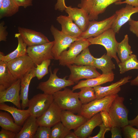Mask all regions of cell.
Masks as SVG:
<instances>
[{
	"instance_id": "1",
	"label": "cell",
	"mask_w": 138,
	"mask_h": 138,
	"mask_svg": "<svg viewBox=\"0 0 138 138\" xmlns=\"http://www.w3.org/2000/svg\"><path fill=\"white\" fill-rule=\"evenodd\" d=\"M54 101L62 110H67L78 113L82 104L79 99L78 93L65 88L53 95Z\"/></svg>"
},
{
	"instance_id": "2",
	"label": "cell",
	"mask_w": 138,
	"mask_h": 138,
	"mask_svg": "<svg viewBox=\"0 0 138 138\" xmlns=\"http://www.w3.org/2000/svg\"><path fill=\"white\" fill-rule=\"evenodd\" d=\"M116 34L113 30L110 28L97 36L90 38L87 39L91 45L103 46L106 50V54L114 59L118 64L120 61L116 54L118 42L116 38Z\"/></svg>"
},
{
	"instance_id": "3",
	"label": "cell",
	"mask_w": 138,
	"mask_h": 138,
	"mask_svg": "<svg viewBox=\"0 0 138 138\" xmlns=\"http://www.w3.org/2000/svg\"><path fill=\"white\" fill-rule=\"evenodd\" d=\"M59 70L58 68H55L52 73L50 67L49 69L50 74L49 79L46 81L39 83L37 88L44 93L53 95L62 89L74 84L75 83L72 81L66 79V76L63 78L58 77L57 73Z\"/></svg>"
},
{
	"instance_id": "4",
	"label": "cell",
	"mask_w": 138,
	"mask_h": 138,
	"mask_svg": "<svg viewBox=\"0 0 138 138\" xmlns=\"http://www.w3.org/2000/svg\"><path fill=\"white\" fill-rule=\"evenodd\" d=\"M118 94L107 96L100 99H96L87 103L82 104L79 114L88 119L96 114L104 110L109 112L110 107Z\"/></svg>"
},
{
	"instance_id": "5",
	"label": "cell",
	"mask_w": 138,
	"mask_h": 138,
	"mask_svg": "<svg viewBox=\"0 0 138 138\" xmlns=\"http://www.w3.org/2000/svg\"><path fill=\"white\" fill-rule=\"evenodd\" d=\"M124 100L118 95L112 103L108 112L114 126L121 128L129 124V110L124 104Z\"/></svg>"
},
{
	"instance_id": "6",
	"label": "cell",
	"mask_w": 138,
	"mask_h": 138,
	"mask_svg": "<svg viewBox=\"0 0 138 138\" xmlns=\"http://www.w3.org/2000/svg\"><path fill=\"white\" fill-rule=\"evenodd\" d=\"M122 0H81L78 5L88 15L90 21L98 19L99 14L103 13L109 6Z\"/></svg>"
},
{
	"instance_id": "7",
	"label": "cell",
	"mask_w": 138,
	"mask_h": 138,
	"mask_svg": "<svg viewBox=\"0 0 138 138\" xmlns=\"http://www.w3.org/2000/svg\"><path fill=\"white\" fill-rule=\"evenodd\" d=\"M8 68L14 77L21 79L35 67L32 60L26 54L7 62Z\"/></svg>"
},
{
	"instance_id": "8",
	"label": "cell",
	"mask_w": 138,
	"mask_h": 138,
	"mask_svg": "<svg viewBox=\"0 0 138 138\" xmlns=\"http://www.w3.org/2000/svg\"><path fill=\"white\" fill-rule=\"evenodd\" d=\"M50 31L54 39L52 51L55 60H59L60 56L63 52L66 50L74 41L80 39L65 34L53 25L50 27Z\"/></svg>"
},
{
	"instance_id": "9",
	"label": "cell",
	"mask_w": 138,
	"mask_h": 138,
	"mask_svg": "<svg viewBox=\"0 0 138 138\" xmlns=\"http://www.w3.org/2000/svg\"><path fill=\"white\" fill-rule=\"evenodd\" d=\"M54 101L53 95L39 93L29 100L28 109L30 116L37 118L49 108Z\"/></svg>"
},
{
	"instance_id": "10",
	"label": "cell",
	"mask_w": 138,
	"mask_h": 138,
	"mask_svg": "<svg viewBox=\"0 0 138 138\" xmlns=\"http://www.w3.org/2000/svg\"><path fill=\"white\" fill-rule=\"evenodd\" d=\"M91 45L87 39H80L74 41L68 50L63 51L60 54L58 60L59 65L64 66L74 64L77 56Z\"/></svg>"
},
{
	"instance_id": "11",
	"label": "cell",
	"mask_w": 138,
	"mask_h": 138,
	"mask_svg": "<svg viewBox=\"0 0 138 138\" xmlns=\"http://www.w3.org/2000/svg\"><path fill=\"white\" fill-rule=\"evenodd\" d=\"M116 17L115 13L101 21H90L87 29L83 32L79 39H87L95 37L111 28Z\"/></svg>"
},
{
	"instance_id": "12",
	"label": "cell",
	"mask_w": 138,
	"mask_h": 138,
	"mask_svg": "<svg viewBox=\"0 0 138 138\" xmlns=\"http://www.w3.org/2000/svg\"><path fill=\"white\" fill-rule=\"evenodd\" d=\"M54 41L48 43L28 47L27 54L36 65L44 60L54 59L52 49Z\"/></svg>"
},
{
	"instance_id": "13",
	"label": "cell",
	"mask_w": 138,
	"mask_h": 138,
	"mask_svg": "<svg viewBox=\"0 0 138 138\" xmlns=\"http://www.w3.org/2000/svg\"><path fill=\"white\" fill-rule=\"evenodd\" d=\"M67 66L71 72L68 79L74 83H77L82 79L94 78L101 75L93 66L78 65L73 64Z\"/></svg>"
},
{
	"instance_id": "14",
	"label": "cell",
	"mask_w": 138,
	"mask_h": 138,
	"mask_svg": "<svg viewBox=\"0 0 138 138\" xmlns=\"http://www.w3.org/2000/svg\"><path fill=\"white\" fill-rule=\"evenodd\" d=\"M62 110L53 101L47 110L37 118L39 126L51 128L61 121Z\"/></svg>"
},
{
	"instance_id": "15",
	"label": "cell",
	"mask_w": 138,
	"mask_h": 138,
	"mask_svg": "<svg viewBox=\"0 0 138 138\" xmlns=\"http://www.w3.org/2000/svg\"><path fill=\"white\" fill-rule=\"evenodd\" d=\"M18 33L28 47L49 42L47 37L43 33L32 29L19 27Z\"/></svg>"
},
{
	"instance_id": "16",
	"label": "cell",
	"mask_w": 138,
	"mask_h": 138,
	"mask_svg": "<svg viewBox=\"0 0 138 138\" xmlns=\"http://www.w3.org/2000/svg\"><path fill=\"white\" fill-rule=\"evenodd\" d=\"M20 83L21 79H18L8 88L0 91V103L10 102L18 108H21L19 94Z\"/></svg>"
},
{
	"instance_id": "17",
	"label": "cell",
	"mask_w": 138,
	"mask_h": 138,
	"mask_svg": "<svg viewBox=\"0 0 138 138\" xmlns=\"http://www.w3.org/2000/svg\"><path fill=\"white\" fill-rule=\"evenodd\" d=\"M137 13L138 7L126 4L125 7L116 12V17L111 28L116 33H118L121 27L129 21L131 16Z\"/></svg>"
},
{
	"instance_id": "18",
	"label": "cell",
	"mask_w": 138,
	"mask_h": 138,
	"mask_svg": "<svg viewBox=\"0 0 138 138\" xmlns=\"http://www.w3.org/2000/svg\"><path fill=\"white\" fill-rule=\"evenodd\" d=\"M132 77L128 76L121 78L110 85L105 86L100 85L94 87L97 99H100L107 96L117 94L121 90L120 86L130 82Z\"/></svg>"
},
{
	"instance_id": "19",
	"label": "cell",
	"mask_w": 138,
	"mask_h": 138,
	"mask_svg": "<svg viewBox=\"0 0 138 138\" xmlns=\"http://www.w3.org/2000/svg\"><path fill=\"white\" fill-rule=\"evenodd\" d=\"M65 11L83 32L87 29L90 21L88 15L83 9L70 6H67Z\"/></svg>"
},
{
	"instance_id": "20",
	"label": "cell",
	"mask_w": 138,
	"mask_h": 138,
	"mask_svg": "<svg viewBox=\"0 0 138 138\" xmlns=\"http://www.w3.org/2000/svg\"><path fill=\"white\" fill-rule=\"evenodd\" d=\"M102 123L100 113L99 112L74 130V132L78 138L88 137L94 129Z\"/></svg>"
},
{
	"instance_id": "21",
	"label": "cell",
	"mask_w": 138,
	"mask_h": 138,
	"mask_svg": "<svg viewBox=\"0 0 138 138\" xmlns=\"http://www.w3.org/2000/svg\"><path fill=\"white\" fill-rule=\"evenodd\" d=\"M56 20L61 26V31L65 34L79 39L83 32L74 22L69 16L60 15L56 17Z\"/></svg>"
},
{
	"instance_id": "22",
	"label": "cell",
	"mask_w": 138,
	"mask_h": 138,
	"mask_svg": "<svg viewBox=\"0 0 138 138\" xmlns=\"http://www.w3.org/2000/svg\"><path fill=\"white\" fill-rule=\"evenodd\" d=\"M88 119L79 114L75 115L73 112L67 110H62L61 121L68 130H75Z\"/></svg>"
},
{
	"instance_id": "23",
	"label": "cell",
	"mask_w": 138,
	"mask_h": 138,
	"mask_svg": "<svg viewBox=\"0 0 138 138\" xmlns=\"http://www.w3.org/2000/svg\"><path fill=\"white\" fill-rule=\"evenodd\" d=\"M114 75L113 72L107 74H102L96 77L82 80L73 87L72 90L74 91L85 87H94L108 82H111L114 80Z\"/></svg>"
},
{
	"instance_id": "24",
	"label": "cell",
	"mask_w": 138,
	"mask_h": 138,
	"mask_svg": "<svg viewBox=\"0 0 138 138\" xmlns=\"http://www.w3.org/2000/svg\"><path fill=\"white\" fill-rule=\"evenodd\" d=\"M36 67L21 79L20 96L22 101L21 108L22 109H24L28 106L29 101L28 98L29 87L32 79L36 77Z\"/></svg>"
},
{
	"instance_id": "25",
	"label": "cell",
	"mask_w": 138,
	"mask_h": 138,
	"mask_svg": "<svg viewBox=\"0 0 138 138\" xmlns=\"http://www.w3.org/2000/svg\"><path fill=\"white\" fill-rule=\"evenodd\" d=\"M0 110L7 111L11 114L15 122L22 126L27 119L30 116L28 109H20L14 106H10L4 103H0Z\"/></svg>"
},
{
	"instance_id": "26",
	"label": "cell",
	"mask_w": 138,
	"mask_h": 138,
	"mask_svg": "<svg viewBox=\"0 0 138 138\" xmlns=\"http://www.w3.org/2000/svg\"><path fill=\"white\" fill-rule=\"evenodd\" d=\"M37 118L30 116L26 120L15 138H33L39 126Z\"/></svg>"
},
{
	"instance_id": "27",
	"label": "cell",
	"mask_w": 138,
	"mask_h": 138,
	"mask_svg": "<svg viewBox=\"0 0 138 138\" xmlns=\"http://www.w3.org/2000/svg\"><path fill=\"white\" fill-rule=\"evenodd\" d=\"M15 37L17 39L18 46L16 49L13 52L5 55L2 52H0V61L8 62L14 59L27 54V45L24 42L20 34L18 33L15 34Z\"/></svg>"
},
{
	"instance_id": "28",
	"label": "cell",
	"mask_w": 138,
	"mask_h": 138,
	"mask_svg": "<svg viewBox=\"0 0 138 138\" xmlns=\"http://www.w3.org/2000/svg\"><path fill=\"white\" fill-rule=\"evenodd\" d=\"M17 80L10 72L7 62L0 61V91L7 89Z\"/></svg>"
},
{
	"instance_id": "29",
	"label": "cell",
	"mask_w": 138,
	"mask_h": 138,
	"mask_svg": "<svg viewBox=\"0 0 138 138\" xmlns=\"http://www.w3.org/2000/svg\"><path fill=\"white\" fill-rule=\"evenodd\" d=\"M112 58L107 54H104L99 58L95 57L93 66L100 70L103 74L113 73V70L115 69V66Z\"/></svg>"
},
{
	"instance_id": "30",
	"label": "cell",
	"mask_w": 138,
	"mask_h": 138,
	"mask_svg": "<svg viewBox=\"0 0 138 138\" xmlns=\"http://www.w3.org/2000/svg\"><path fill=\"white\" fill-rule=\"evenodd\" d=\"M8 112L0 111V126L2 128L17 133L20 131L22 126L15 122L14 118Z\"/></svg>"
},
{
	"instance_id": "31",
	"label": "cell",
	"mask_w": 138,
	"mask_h": 138,
	"mask_svg": "<svg viewBox=\"0 0 138 138\" xmlns=\"http://www.w3.org/2000/svg\"><path fill=\"white\" fill-rule=\"evenodd\" d=\"M127 34L125 35L123 39L118 42L117 48V53L121 62H123L132 54L133 52L129 43Z\"/></svg>"
},
{
	"instance_id": "32",
	"label": "cell",
	"mask_w": 138,
	"mask_h": 138,
	"mask_svg": "<svg viewBox=\"0 0 138 138\" xmlns=\"http://www.w3.org/2000/svg\"><path fill=\"white\" fill-rule=\"evenodd\" d=\"M19 7L14 0H3L0 9V19L14 15L18 11Z\"/></svg>"
},
{
	"instance_id": "33",
	"label": "cell",
	"mask_w": 138,
	"mask_h": 138,
	"mask_svg": "<svg viewBox=\"0 0 138 138\" xmlns=\"http://www.w3.org/2000/svg\"><path fill=\"white\" fill-rule=\"evenodd\" d=\"M94 58L90 53L88 47L83 50L77 56L74 64L78 65L93 66Z\"/></svg>"
},
{
	"instance_id": "34",
	"label": "cell",
	"mask_w": 138,
	"mask_h": 138,
	"mask_svg": "<svg viewBox=\"0 0 138 138\" xmlns=\"http://www.w3.org/2000/svg\"><path fill=\"white\" fill-rule=\"evenodd\" d=\"M79 89L80 91L78 93V97L82 104L87 103L97 99L93 87H85Z\"/></svg>"
},
{
	"instance_id": "35",
	"label": "cell",
	"mask_w": 138,
	"mask_h": 138,
	"mask_svg": "<svg viewBox=\"0 0 138 138\" xmlns=\"http://www.w3.org/2000/svg\"><path fill=\"white\" fill-rule=\"evenodd\" d=\"M118 65L121 74L132 69L138 70V60L136 55L134 54H132L124 62H120Z\"/></svg>"
},
{
	"instance_id": "36",
	"label": "cell",
	"mask_w": 138,
	"mask_h": 138,
	"mask_svg": "<svg viewBox=\"0 0 138 138\" xmlns=\"http://www.w3.org/2000/svg\"><path fill=\"white\" fill-rule=\"evenodd\" d=\"M70 131L60 122L52 127L51 138H65Z\"/></svg>"
},
{
	"instance_id": "37",
	"label": "cell",
	"mask_w": 138,
	"mask_h": 138,
	"mask_svg": "<svg viewBox=\"0 0 138 138\" xmlns=\"http://www.w3.org/2000/svg\"><path fill=\"white\" fill-rule=\"evenodd\" d=\"M51 128L39 126L33 138H51Z\"/></svg>"
},
{
	"instance_id": "38",
	"label": "cell",
	"mask_w": 138,
	"mask_h": 138,
	"mask_svg": "<svg viewBox=\"0 0 138 138\" xmlns=\"http://www.w3.org/2000/svg\"><path fill=\"white\" fill-rule=\"evenodd\" d=\"M124 137L125 138H138V129L129 124L122 128Z\"/></svg>"
},
{
	"instance_id": "39",
	"label": "cell",
	"mask_w": 138,
	"mask_h": 138,
	"mask_svg": "<svg viewBox=\"0 0 138 138\" xmlns=\"http://www.w3.org/2000/svg\"><path fill=\"white\" fill-rule=\"evenodd\" d=\"M100 113L103 123L106 126L111 128L114 126L111 118L108 111L106 110L101 111Z\"/></svg>"
},
{
	"instance_id": "40",
	"label": "cell",
	"mask_w": 138,
	"mask_h": 138,
	"mask_svg": "<svg viewBox=\"0 0 138 138\" xmlns=\"http://www.w3.org/2000/svg\"><path fill=\"white\" fill-rule=\"evenodd\" d=\"M51 60L48 59L43 61L40 64L41 71L39 76L37 77L38 80L41 79L44 76L48 74V67L50 65Z\"/></svg>"
},
{
	"instance_id": "41",
	"label": "cell",
	"mask_w": 138,
	"mask_h": 138,
	"mask_svg": "<svg viewBox=\"0 0 138 138\" xmlns=\"http://www.w3.org/2000/svg\"><path fill=\"white\" fill-rule=\"evenodd\" d=\"M100 130L98 134L96 135L91 137L89 136V138H105V133L107 131H110L111 128L106 126L102 123L99 126Z\"/></svg>"
},
{
	"instance_id": "42",
	"label": "cell",
	"mask_w": 138,
	"mask_h": 138,
	"mask_svg": "<svg viewBox=\"0 0 138 138\" xmlns=\"http://www.w3.org/2000/svg\"><path fill=\"white\" fill-rule=\"evenodd\" d=\"M128 22L130 30L138 38V21L131 18Z\"/></svg>"
},
{
	"instance_id": "43",
	"label": "cell",
	"mask_w": 138,
	"mask_h": 138,
	"mask_svg": "<svg viewBox=\"0 0 138 138\" xmlns=\"http://www.w3.org/2000/svg\"><path fill=\"white\" fill-rule=\"evenodd\" d=\"M5 22L2 21L0 23V41H5L8 33L7 31V26H4Z\"/></svg>"
},
{
	"instance_id": "44",
	"label": "cell",
	"mask_w": 138,
	"mask_h": 138,
	"mask_svg": "<svg viewBox=\"0 0 138 138\" xmlns=\"http://www.w3.org/2000/svg\"><path fill=\"white\" fill-rule=\"evenodd\" d=\"M16 133L2 128L0 131V138H15Z\"/></svg>"
},
{
	"instance_id": "45",
	"label": "cell",
	"mask_w": 138,
	"mask_h": 138,
	"mask_svg": "<svg viewBox=\"0 0 138 138\" xmlns=\"http://www.w3.org/2000/svg\"><path fill=\"white\" fill-rule=\"evenodd\" d=\"M110 131L111 133V138H122V128L117 126L111 128Z\"/></svg>"
},
{
	"instance_id": "46",
	"label": "cell",
	"mask_w": 138,
	"mask_h": 138,
	"mask_svg": "<svg viewBox=\"0 0 138 138\" xmlns=\"http://www.w3.org/2000/svg\"><path fill=\"white\" fill-rule=\"evenodd\" d=\"M19 7L22 6L25 8L32 6L33 0H14Z\"/></svg>"
},
{
	"instance_id": "47",
	"label": "cell",
	"mask_w": 138,
	"mask_h": 138,
	"mask_svg": "<svg viewBox=\"0 0 138 138\" xmlns=\"http://www.w3.org/2000/svg\"><path fill=\"white\" fill-rule=\"evenodd\" d=\"M67 6L66 5L65 0H57L55 5L54 9L61 12L65 10Z\"/></svg>"
},
{
	"instance_id": "48",
	"label": "cell",
	"mask_w": 138,
	"mask_h": 138,
	"mask_svg": "<svg viewBox=\"0 0 138 138\" xmlns=\"http://www.w3.org/2000/svg\"><path fill=\"white\" fill-rule=\"evenodd\" d=\"M123 4H126L134 7H138V0H125L124 1L118 2L115 3L116 5H117Z\"/></svg>"
},
{
	"instance_id": "49",
	"label": "cell",
	"mask_w": 138,
	"mask_h": 138,
	"mask_svg": "<svg viewBox=\"0 0 138 138\" xmlns=\"http://www.w3.org/2000/svg\"><path fill=\"white\" fill-rule=\"evenodd\" d=\"M129 124L133 126H135L138 128V114L134 119L129 120Z\"/></svg>"
},
{
	"instance_id": "50",
	"label": "cell",
	"mask_w": 138,
	"mask_h": 138,
	"mask_svg": "<svg viewBox=\"0 0 138 138\" xmlns=\"http://www.w3.org/2000/svg\"><path fill=\"white\" fill-rule=\"evenodd\" d=\"M37 67L35 68V72L36 77L37 78L40 74L41 71V65H37Z\"/></svg>"
},
{
	"instance_id": "51",
	"label": "cell",
	"mask_w": 138,
	"mask_h": 138,
	"mask_svg": "<svg viewBox=\"0 0 138 138\" xmlns=\"http://www.w3.org/2000/svg\"><path fill=\"white\" fill-rule=\"evenodd\" d=\"M130 85L132 86H138V74L135 78L131 81Z\"/></svg>"
},
{
	"instance_id": "52",
	"label": "cell",
	"mask_w": 138,
	"mask_h": 138,
	"mask_svg": "<svg viewBox=\"0 0 138 138\" xmlns=\"http://www.w3.org/2000/svg\"><path fill=\"white\" fill-rule=\"evenodd\" d=\"M65 138H78L74 133L71 131L68 133Z\"/></svg>"
},
{
	"instance_id": "53",
	"label": "cell",
	"mask_w": 138,
	"mask_h": 138,
	"mask_svg": "<svg viewBox=\"0 0 138 138\" xmlns=\"http://www.w3.org/2000/svg\"><path fill=\"white\" fill-rule=\"evenodd\" d=\"M3 0H0V9L2 7Z\"/></svg>"
}]
</instances>
